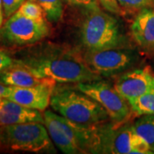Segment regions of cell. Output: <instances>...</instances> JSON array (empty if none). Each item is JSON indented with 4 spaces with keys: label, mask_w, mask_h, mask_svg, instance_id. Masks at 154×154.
I'll use <instances>...</instances> for the list:
<instances>
[{
    "label": "cell",
    "mask_w": 154,
    "mask_h": 154,
    "mask_svg": "<svg viewBox=\"0 0 154 154\" xmlns=\"http://www.w3.org/2000/svg\"><path fill=\"white\" fill-rule=\"evenodd\" d=\"M35 76L57 83H86L101 80L76 51L60 45L46 44L31 49L17 60Z\"/></svg>",
    "instance_id": "1"
},
{
    "label": "cell",
    "mask_w": 154,
    "mask_h": 154,
    "mask_svg": "<svg viewBox=\"0 0 154 154\" xmlns=\"http://www.w3.org/2000/svg\"><path fill=\"white\" fill-rule=\"evenodd\" d=\"M50 105L56 113L78 124L95 125L110 119L107 111L99 102L76 87L56 86Z\"/></svg>",
    "instance_id": "2"
},
{
    "label": "cell",
    "mask_w": 154,
    "mask_h": 154,
    "mask_svg": "<svg viewBox=\"0 0 154 154\" xmlns=\"http://www.w3.org/2000/svg\"><path fill=\"white\" fill-rule=\"evenodd\" d=\"M44 124L53 143L66 154L91 153L95 125L69 121L52 110H45Z\"/></svg>",
    "instance_id": "3"
},
{
    "label": "cell",
    "mask_w": 154,
    "mask_h": 154,
    "mask_svg": "<svg viewBox=\"0 0 154 154\" xmlns=\"http://www.w3.org/2000/svg\"><path fill=\"white\" fill-rule=\"evenodd\" d=\"M81 27V41L86 51H97L126 45V37L119 20L101 11H86Z\"/></svg>",
    "instance_id": "4"
},
{
    "label": "cell",
    "mask_w": 154,
    "mask_h": 154,
    "mask_svg": "<svg viewBox=\"0 0 154 154\" xmlns=\"http://www.w3.org/2000/svg\"><path fill=\"white\" fill-rule=\"evenodd\" d=\"M92 153H152L147 143L134 131L132 125L100 123L95 128Z\"/></svg>",
    "instance_id": "5"
},
{
    "label": "cell",
    "mask_w": 154,
    "mask_h": 154,
    "mask_svg": "<svg viewBox=\"0 0 154 154\" xmlns=\"http://www.w3.org/2000/svg\"><path fill=\"white\" fill-rule=\"evenodd\" d=\"M51 141L43 122H27L0 126L1 149L39 152L48 150Z\"/></svg>",
    "instance_id": "6"
},
{
    "label": "cell",
    "mask_w": 154,
    "mask_h": 154,
    "mask_svg": "<svg viewBox=\"0 0 154 154\" xmlns=\"http://www.w3.org/2000/svg\"><path fill=\"white\" fill-rule=\"evenodd\" d=\"M49 23L30 19L17 11L0 28V43L12 47L35 45L50 35Z\"/></svg>",
    "instance_id": "7"
},
{
    "label": "cell",
    "mask_w": 154,
    "mask_h": 154,
    "mask_svg": "<svg viewBox=\"0 0 154 154\" xmlns=\"http://www.w3.org/2000/svg\"><path fill=\"white\" fill-rule=\"evenodd\" d=\"M83 57L89 68L101 77L122 74L129 70L139 60L137 51L126 45L87 51Z\"/></svg>",
    "instance_id": "8"
},
{
    "label": "cell",
    "mask_w": 154,
    "mask_h": 154,
    "mask_svg": "<svg viewBox=\"0 0 154 154\" xmlns=\"http://www.w3.org/2000/svg\"><path fill=\"white\" fill-rule=\"evenodd\" d=\"M84 94L99 102L116 123H125L132 115L129 103L119 94L116 88L103 81L78 83L75 86Z\"/></svg>",
    "instance_id": "9"
},
{
    "label": "cell",
    "mask_w": 154,
    "mask_h": 154,
    "mask_svg": "<svg viewBox=\"0 0 154 154\" xmlns=\"http://www.w3.org/2000/svg\"><path fill=\"white\" fill-rule=\"evenodd\" d=\"M116 90L128 102L154 91V74L149 67L122 73L114 84Z\"/></svg>",
    "instance_id": "10"
},
{
    "label": "cell",
    "mask_w": 154,
    "mask_h": 154,
    "mask_svg": "<svg viewBox=\"0 0 154 154\" xmlns=\"http://www.w3.org/2000/svg\"><path fill=\"white\" fill-rule=\"evenodd\" d=\"M56 83L49 79L45 82L33 87H11L7 99L29 109L45 111L50 105Z\"/></svg>",
    "instance_id": "11"
},
{
    "label": "cell",
    "mask_w": 154,
    "mask_h": 154,
    "mask_svg": "<svg viewBox=\"0 0 154 154\" xmlns=\"http://www.w3.org/2000/svg\"><path fill=\"white\" fill-rule=\"evenodd\" d=\"M27 122L44 123V116L39 110L24 107L7 98H0V126Z\"/></svg>",
    "instance_id": "12"
},
{
    "label": "cell",
    "mask_w": 154,
    "mask_h": 154,
    "mask_svg": "<svg viewBox=\"0 0 154 154\" xmlns=\"http://www.w3.org/2000/svg\"><path fill=\"white\" fill-rule=\"evenodd\" d=\"M130 30L134 40L140 47L154 50V8H146L138 12Z\"/></svg>",
    "instance_id": "13"
},
{
    "label": "cell",
    "mask_w": 154,
    "mask_h": 154,
    "mask_svg": "<svg viewBox=\"0 0 154 154\" xmlns=\"http://www.w3.org/2000/svg\"><path fill=\"white\" fill-rule=\"evenodd\" d=\"M49 79H40L21 63L16 60L15 63L0 72V81L9 87L28 88L45 82Z\"/></svg>",
    "instance_id": "14"
},
{
    "label": "cell",
    "mask_w": 154,
    "mask_h": 154,
    "mask_svg": "<svg viewBox=\"0 0 154 154\" xmlns=\"http://www.w3.org/2000/svg\"><path fill=\"white\" fill-rule=\"evenodd\" d=\"M132 124L134 131L147 143L151 151L154 153V116H140Z\"/></svg>",
    "instance_id": "15"
},
{
    "label": "cell",
    "mask_w": 154,
    "mask_h": 154,
    "mask_svg": "<svg viewBox=\"0 0 154 154\" xmlns=\"http://www.w3.org/2000/svg\"><path fill=\"white\" fill-rule=\"evenodd\" d=\"M43 9L46 20L50 23H57L63 14V0H32Z\"/></svg>",
    "instance_id": "16"
},
{
    "label": "cell",
    "mask_w": 154,
    "mask_h": 154,
    "mask_svg": "<svg viewBox=\"0 0 154 154\" xmlns=\"http://www.w3.org/2000/svg\"><path fill=\"white\" fill-rule=\"evenodd\" d=\"M128 103L135 115L154 116V91L143 94Z\"/></svg>",
    "instance_id": "17"
},
{
    "label": "cell",
    "mask_w": 154,
    "mask_h": 154,
    "mask_svg": "<svg viewBox=\"0 0 154 154\" xmlns=\"http://www.w3.org/2000/svg\"><path fill=\"white\" fill-rule=\"evenodd\" d=\"M17 11L26 17L35 21H47L41 6L32 0H26Z\"/></svg>",
    "instance_id": "18"
},
{
    "label": "cell",
    "mask_w": 154,
    "mask_h": 154,
    "mask_svg": "<svg viewBox=\"0 0 154 154\" xmlns=\"http://www.w3.org/2000/svg\"><path fill=\"white\" fill-rule=\"evenodd\" d=\"M122 11L129 13L140 12L146 8H154V0H117Z\"/></svg>",
    "instance_id": "19"
},
{
    "label": "cell",
    "mask_w": 154,
    "mask_h": 154,
    "mask_svg": "<svg viewBox=\"0 0 154 154\" xmlns=\"http://www.w3.org/2000/svg\"><path fill=\"white\" fill-rule=\"evenodd\" d=\"M99 5L105 11L113 15H121L122 8L117 0H97Z\"/></svg>",
    "instance_id": "20"
},
{
    "label": "cell",
    "mask_w": 154,
    "mask_h": 154,
    "mask_svg": "<svg viewBox=\"0 0 154 154\" xmlns=\"http://www.w3.org/2000/svg\"><path fill=\"white\" fill-rule=\"evenodd\" d=\"M26 0H2L5 17L9 18L16 13Z\"/></svg>",
    "instance_id": "21"
},
{
    "label": "cell",
    "mask_w": 154,
    "mask_h": 154,
    "mask_svg": "<svg viewBox=\"0 0 154 154\" xmlns=\"http://www.w3.org/2000/svg\"><path fill=\"white\" fill-rule=\"evenodd\" d=\"M68 4L82 8L85 11H93L99 8L97 0H65Z\"/></svg>",
    "instance_id": "22"
},
{
    "label": "cell",
    "mask_w": 154,
    "mask_h": 154,
    "mask_svg": "<svg viewBox=\"0 0 154 154\" xmlns=\"http://www.w3.org/2000/svg\"><path fill=\"white\" fill-rule=\"evenodd\" d=\"M16 60H14L8 53L0 50V72L7 69L8 67L11 66L15 63Z\"/></svg>",
    "instance_id": "23"
},
{
    "label": "cell",
    "mask_w": 154,
    "mask_h": 154,
    "mask_svg": "<svg viewBox=\"0 0 154 154\" xmlns=\"http://www.w3.org/2000/svg\"><path fill=\"white\" fill-rule=\"evenodd\" d=\"M11 87L6 86L0 81V98H7L10 93Z\"/></svg>",
    "instance_id": "24"
},
{
    "label": "cell",
    "mask_w": 154,
    "mask_h": 154,
    "mask_svg": "<svg viewBox=\"0 0 154 154\" xmlns=\"http://www.w3.org/2000/svg\"><path fill=\"white\" fill-rule=\"evenodd\" d=\"M4 18H5V12H4L3 2L2 0H0V28L4 24Z\"/></svg>",
    "instance_id": "25"
},
{
    "label": "cell",
    "mask_w": 154,
    "mask_h": 154,
    "mask_svg": "<svg viewBox=\"0 0 154 154\" xmlns=\"http://www.w3.org/2000/svg\"><path fill=\"white\" fill-rule=\"evenodd\" d=\"M0 149H1V146H0Z\"/></svg>",
    "instance_id": "26"
}]
</instances>
